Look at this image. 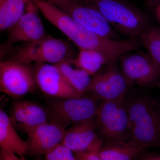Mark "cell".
<instances>
[{
    "instance_id": "277c9868",
    "label": "cell",
    "mask_w": 160,
    "mask_h": 160,
    "mask_svg": "<svg viewBox=\"0 0 160 160\" xmlns=\"http://www.w3.org/2000/svg\"><path fill=\"white\" fill-rule=\"evenodd\" d=\"M6 53H10V55L4 61H17L29 64L55 65L69 59L77 58L74 48L69 42L50 35L38 41L25 43L13 51H7Z\"/></svg>"
},
{
    "instance_id": "ffe728a7",
    "label": "cell",
    "mask_w": 160,
    "mask_h": 160,
    "mask_svg": "<svg viewBox=\"0 0 160 160\" xmlns=\"http://www.w3.org/2000/svg\"><path fill=\"white\" fill-rule=\"evenodd\" d=\"M140 40L148 55L160 68V26L151 25L143 32Z\"/></svg>"
},
{
    "instance_id": "e0dca14e",
    "label": "cell",
    "mask_w": 160,
    "mask_h": 160,
    "mask_svg": "<svg viewBox=\"0 0 160 160\" xmlns=\"http://www.w3.org/2000/svg\"><path fill=\"white\" fill-rule=\"evenodd\" d=\"M55 65L68 83L81 96L87 92L92 78L79 66L77 58L69 59Z\"/></svg>"
},
{
    "instance_id": "9c48e42d",
    "label": "cell",
    "mask_w": 160,
    "mask_h": 160,
    "mask_svg": "<svg viewBox=\"0 0 160 160\" xmlns=\"http://www.w3.org/2000/svg\"><path fill=\"white\" fill-rule=\"evenodd\" d=\"M119 59L121 72L130 86L151 87L160 79V68L148 54L126 53Z\"/></svg>"
},
{
    "instance_id": "4316f807",
    "label": "cell",
    "mask_w": 160,
    "mask_h": 160,
    "mask_svg": "<svg viewBox=\"0 0 160 160\" xmlns=\"http://www.w3.org/2000/svg\"><path fill=\"white\" fill-rule=\"evenodd\" d=\"M153 107L157 116L160 126V102H153Z\"/></svg>"
},
{
    "instance_id": "ba28073f",
    "label": "cell",
    "mask_w": 160,
    "mask_h": 160,
    "mask_svg": "<svg viewBox=\"0 0 160 160\" xmlns=\"http://www.w3.org/2000/svg\"><path fill=\"white\" fill-rule=\"evenodd\" d=\"M94 97L82 96L50 98L46 101L48 108L67 125L94 118L99 103Z\"/></svg>"
},
{
    "instance_id": "484cf974",
    "label": "cell",
    "mask_w": 160,
    "mask_h": 160,
    "mask_svg": "<svg viewBox=\"0 0 160 160\" xmlns=\"http://www.w3.org/2000/svg\"><path fill=\"white\" fill-rule=\"evenodd\" d=\"M160 4V0H146L145 6L147 9L153 10Z\"/></svg>"
},
{
    "instance_id": "44dd1931",
    "label": "cell",
    "mask_w": 160,
    "mask_h": 160,
    "mask_svg": "<svg viewBox=\"0 0 160 160\" xmlns=\"http://www.w3.org/2000/svg\"><path fill=\"white\" fill-rule=\"evenodd\" d=\"M77 60L79 66L92 76L106 64L102 56L92 50H80Z\"/></svg>"
},
{
    "instance_id": "6da1fadb",
    "label": "cell",
    "mask_w": 160,
    "mask_h": 160,
    "mask_svg": "<svg viewBox=\"0 0 160 160\" xmlns=\"http://www.w3.org/2000/svg\"><path fill=\"white\" fill-rule=\"evenodd\" d=\"M36 3L45 17L80 50L98 52L106 65L116 62L123 55L137 50L142 45L140 39L117 40L103 37L81 26L48 1L38 0Z\"/></svg>"
},
{
    "instance_id": "5b68a950",
    "label": "cell",
    "mask_w": 160,
    "mask_h": 160,
    "mask_svg": "<svg viewBox=\"0 0 160 160\" xmlns=\"http://www.w3.org/2000/svg\"><path fill=\"white\" fill-rule=\"evenodd\" d=\"M126 97L101 101L95 117L98 134L106 143L129 142L130 128Z\"/></svg>"
},
{
    "instance_id": "7c38bea8",
    "label": "cell",
    "mask_w": 160,
    "mask_h": 160,
    "mask_svg": "<svg viewBox=\"0 0 160 160\" xmlns=\"http://www.w3.org/2000/svg\"><path fill=\"white\" fill-rule=\"evenodd\" d=\"M68 125L56 117L27 133V153L46 155L62 144Z\"/></svg>"
},
{
    "instance_id": "ac0fdd59",
    "label": "cell",
    "mask_w": 160,
    "mask_h": 160,
    "mask_svg": "<svg viewBox=\"0 0 160 160\" xmlns=\"http://www.w3.org/2000/svg\"><path fill=\"white\" fill-rule=\"evenodd\" d=\"M129 142H113L102 146L98 153L102 160H136L148 151Z\"/></svg>"
},
{
    "instance_id": "30bf717a",
    "label": "cell",
    "mask_w": 160,
    "mask_h": 160,
    "mask_svg": "<svg viewBox=\"0 0 160 160\" xmlns=\"http://www.w3.org/2000/svg\"><path fill=\"white\" fill-rule=\"evenodd\" d=\"M106 65V69L92 78L87 92L101 101L126 98L130 86L118 68L116 62Z\"/></svg>"
},
{
    "instance_id": "3957f363",
    "label": "cell",
    "mask_w": 160,
    "mask_h": 160,
    "mask_svg": "<svg viewBox=\"0 0 160 160\" xmlns=\"http://www.w3.org/2000/svg\"><path fill=\"white\" fill-rule=\"evenodd\" d=\"M126 100L130 128L129 142L148 149L160 148V126L153 102L140 95L128 94Z\"/></svg>"
},
{
    "instance_id": "8992f818",
    "label": "cell",
    "mask_w": 160,
    "mask_h": 160,
    "mask_svg": "<svg viewBox=\"0 0 160 160\" xmlns=\"http://www.w3.org/2000/svg\"><path fill=\"white\" fill-rule=\"evenodd\" d=\"M37 86L34 68L31 64L14 61H1V92L14 99H20Z\"/></svg>"
},
{
    "instance_id": "83f0119b",
    "label": "cell",
    "mask_w": 160,
    "mask_h": 160,
    "mask_svg": "<svg viewBox=\"0 0 160 160\" xmlns=\"http://www.w3.org/2000/svg\"><path fill=\"white\" fill-rule=\"evenodd\" d=\"M156 17L160 23V4L157 6L153 9Z\"/></svg>"
},
{
    "instance_id": "603a6c76",
    "label": "cell",
    "mask_w": 160,
    "mask_h": 160,
    "mask_svg": "<svg viewBox=\"0 0 160 160\" xmlns=\"http://www.w3.org/2000/svg\"><path fill=\"white\" fill-rule=\"evenodd\" d=\"M77 160H102L97 152H87L75 153Z\"/></svg>"
},
{
    "instance_id": "7402d4cb",
    "label": "cell",
    "mask_w": 160,
    "mask_h": 160,
    "mask_svg": "<svg viewBox=\"0 0 160 160\" xmlns=\"http://www.w3.org/2000/svg\"><path fill=\"white\" fill-rule=\"evenodd\" d=\"M46 160H77L70 149L62 145L45 155Z\"/></svg>"
},
{
    "instance_id": "8fae6325",
    "label": "cell",
    "mask_w": 160,
    "mask_h": 160,
    "mask_svg": "<svg viewBox=\"0 0 160 160\" xmlns=\"http://www.w3.org/2000/svg\"><path fill=\"white\" fill-rule=\"evenodd\" d=\"M39 10L36 3L30 0L22 16L8 29L7 39L1 47H12L17 43L34 42L48 36Z\"/></svg>"
},
{
    "instance_id": "d4e9b609",
    "label": "cell",
    "mask_w": 160,
    "mask_h": 160,
    "mask_svg": "<svg viewBox=\"0 0 160 160\" xmlns=\"http://www.w3.org/2000/svg\"><path fill=\"white\" fill-rule=\"evenodd\" d=\"M136 160H160V152H146Z\"/></svg>"
},
{
    "instance_id": "2e32d148",
    "label": "cell",
    "mask_w": 160,
    "mask_h": 160,
    "mask_svg": "<svg viewBox=\"0 0 160 160\" xmlns=\"http://www.w3.org/2000/svg\"><path fill=\"white\" fill-rule=\"evenodd\" d=\"M0 146L1 149L24 155L27 153V144L18 134L9 115L0 110Z\"/></svg>"
},
{
    "instance_id": "7a4b0ae2",
    "label": "cell",
    "mask_w": 160,
    "mask_h": 160,
    "mask_svg": "<svg viewBox=\"0 0 160 160\" xmlns=\"http://www.w3.org/2000/svg\"><path fill=\"white\" fill-rule=\"evenodd\" d=\"M99 12L117 32L139 39L152 25L149 17L124 0H74Z\"/></svg>"
},
{
    "instance_id": "f1b7e54d",
    "label": "cell",
    "mask_w": 160,
    "mask_h": 160,
    "mask_svg": "<svg viewBox=\"0 0 160 160\" xmlns=\"http://www.w3.org/2000/svg\"><path fill=\"white\" fill-rule=\"evenodd\" d=\"M32 1H33V2H34L36 3L37 2L38 0H32Z\"/></svg>"
},
{
    "instance_id": "52a82bcc",
    "label": "cell",
    "mask_w": 160,
    "mask_h": 160,
    "mask_svg": "<svg viewBox=\"0 0 160 160\" xmlns=\"http://www.w3.org/2000/svg\"><path fill=\"white\" fill-rule=\"evenodd\" d=\"M86 29L103 37L120 40L117 32L96 9L74 0H47Z\"/></svg>"
},
{
    "instance_id": "4fadbf2b",
    "label": "cell",
    "mask_w": 160,
    "mask_h": 160,
    "mask_svg": "<svg viewBox=\"0 0 160 160\" xmlns=\"http://www.w3.org/2000/svg\"><path fill=\"white\" fill-rule=\"evenodd\" d=\"M37 86L42 92L50 98L80 97L68 83L58 66L47 63H34Z\"/></svg>"
},
{
    "instance_id": "9a60e30c",
    "label": "cell",
    "mask_w": 160,
    "mask_h": 160,
    "mask_svg": "<svg viewBox=\"0 0 160 160\" xmlns=\"http://www.w3.org/2000/svg\"><path fill=\"white\" fill-rule=\"evenodd\" d=\"M103 142L98 134L94 118L73 124L66 129L61 145L74 153L98 152Z\"/></svg>"
},
{
    "instance_id": "cb8c5ba5",
    "label": "cell",
    "mask_w": 160,
    "mask_h": 160,
    "mask_svg": "<svg viewBox=\"0 0 160 160\" xmlns=\"http://www.w3.org/2000/svg\"><path fill=\"white\" fill-rule=\"evenodd\" d=\"M0 160H26L24 155L15 154L13 152L1 149Z\"/></svg>"
},
{
    "instance_id": "5bb4252c",
    "label": "cell",
    "mask_w": 160,
    "mask_h": 160,
    "mask_svg": "<svg viewBox=\"0 0 160 160\" xmlns=\"http://www.w3.org/2000/svg\"><path fill=\"white\" fill-rule=\"evenodd\" d=\"M9 113L15 128L27 134L56 117L48 108L31 101L20 99L13 101Z\"/></svg>"
},
{
    "instance_id": "d6986e66",
    "label": "cell",
    "mask_w": 160,
    "mask_h": 160,
    "mask_svg": "<svg viewBox=\"0 0 160 160\" xmlns=\"http://www.w3.org/2000/svg\"><path fill=\"white\" fill-rule=\"evenodd\" d=\"M30 0H0V30H8L22 16Z\"/></svg>"
}]
</instances>
